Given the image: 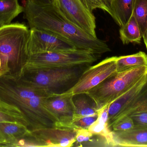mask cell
<instances>
[{
    "instance_id": "obj_21",
    "label": "cell",
    "mask_w": 147,
    "mask_h": 147,
    "mask_svg": "<svg viewBox=\"0 0 147 147\" xmlns=\"http://www.w3.org/2000/svg\"><path fill=\"white\" fill-rule=\"evenodd\" d=\"M0 122L20 123L27 127L21 111L17 107L0 99Z\"/></svg>"
},
{
    "instance_id": "obj_7",
    "label": "cell",
    "mask_w": 147,
    "mask_h": 147,
    "mask_svg": "<svg viewBox=\"0 0 147 147\" xmlns=\"http://www.w3.org/2000/svg\"><path fill=\"white\" fill-rule=\"evenodd\" d=\"M77 49L70 41L61 35L46 30L30 28L27 46L28 57L38 54L65 51Z\"/></svg>"
},
{
    "instance_id": "obj_18",
    "label": "cell",
    "mask_w": 147,
    "mask_h": 147,
    "mask_svg": "<svg viewBox=\"0 0 147 147\" xmlns=\"http://www.w3.org/2000/svg\"><path fill=\"white\" fill-rule=\"evenodd\" d=\"M120 38L123 44H140L142 35L133 13L129 20L119 30Z\"/></svg>"
},
{
    "instance_id": "obj_11",
    "label": "cell",
    "mask_w": 147,
    "mask_h": 147,
    "mask_svg": "<svg viewBox=\"0 0 147 147\" xmlns=\"http://www.w3.org/2000/svg\"><path fill=\"white\" fill-rule=\"evenodd\" d=\"M76 129L53 127L31 131L40 147H70L76 142Z\"/></svg>"
},
{
    "instance_id": "obj_14",
    "label": "cell",
    "mask_w": 147,
    "mask_h": 147,
    "mask_svg": "<svg viewBox=\"0 0 147 147\" xmlns=\"http://www.w3.org/2000/svg\"><path fill=\"white\" fill-rule=\"evenodd\" d=\"M30 132L27 127L22 124L0 122V147H15Z\"/></svg>"
},
{
    "instance_id": "obj_13",
    "label": "cell",
    "mask_w": 147,
    "mask_h": 147,
    "mask_svg": "<svg viewBox=\"0 0 147 147\" xmlns=\"http://www.w3.org/2000/svg\"><path fill=\"white\" fill-rule=\"evenodd\" d=\"M115 147H147V129L134 128L112 131Z\"/></svg>"
},
{
    "instance_id": "obj_20",
    "label": "cell",
    "mask_w": 147,
    "mask_h": 147,
    "mask_svg": "<svg viewBox=\"0 0 147 147\" xmlns=\"http://www.w3.org/2000/svg\"><path fill=\"white\" fill-rule=\"evenodd\" d=\"M116 64L117 72L143 66H147V55L144 52L140 51L132 55L117 57Z\"/></svg>"
},
{
    "instance_id": "obj_8",
    "label": "cell",
    "mask_w": 147,
    "mask_h": 147,
    "mask_svg": "<svg viewBox=\"0 0 147 147\" xmlns=\"http://www.w3.org/2000/svg\"><path fill=\"white\" fill-rule=\"evenodd\" d=\"M117 58L116 56L107 58L97 64L90 66L83 72L77 83L67 92L73 96L86 93L109 77L116 73Z\"/></svg>"
},
{
    "instance_id": "obj_23",
    "label": "cell",
    "mask_w": 147,
    "mask_h": 147,
    "mask_svg": "<svg viewBox=\"0 0 147 147\" xmlns=\"http://www.w3.org/2000/svg\"><path fill=\"white\" fill-rule=\"evenodd\" d=\"M90 12L99 9L111 14V6L112 0H80Z\"/></svg>"
},
{
    "instance_id": "obj_30",
    "label": "cell",
    "mask_w": 147,
    "mask_h": 147,
    "mask_svg": "<svg viewBox=\"0 0 147 147\" xmlns=\"http://www.w3.org/2000/svg\"><path fill=\"white\" fill-rule=\"evenodd\" d=\"M2 67V60L1 59V57H0V76H1V70Z\"/></svg>"
},
{
    "instance_id": "obj_28",
    "label": "cell",
    "mask_w": 147,
    "mask_h": 147,
    "mask_svg": "<svg viewBox=\"0 0 147 147\" xmlns=\"http://www.w3.org/2000/svg\"><path fill=\"white\" fill-rule=\"evenodd\" d=\"M38 5H53L51 0H28Z\"/></svg>"
},
{
    "instance_id": "obj_29",
    "label": "cell",
    "mask_w": 147,
    "mask_h": 147,
    "mask_svg": "<svg viewBox=\"0 0 147 147\" xmlns=\"http://www.w3.org/2000/svg\"><path fill=\"white\" fill-rule=\"evenodd\" d=\"M142 38H143V40H144V42H145V45H146L147 50V29L145 33L142 35Z\"/></svg>"
},
{
    "instance_id": "obj_26",
    "label": "cell",
    "mask_w": 147,
    "mask_h": 147,
    "mask_svg": "<svg viewBox=\"0 0 147 147\" xmlns=\"http://www.w3.org/2000/svg\"><path fill=\"white\" fill-rule=\"evenodd\" d=\"M130 117L134 121V128L147 129V110L134 114Z\"/></svg>"
},
{
    "instance_id": "obj_16",
    "label": "cell",
    "mask_w": 147,
    "mask_h": 147,
    "mask_svg": "<svg viewBox=\"0 0 147 147\" xmlns=\"http://www.w3.org/2000/svg\"><path fill=\"white\" fill-rule=\"evenodd\" d=\"M73 102L74 107L73 121L98 114V110L96 104L86 93L74 95Z\"/></svg>"
},
{
    "instance_id": "obj_10",
    "label": "cell",
    "mask_w": 147,
    "mask_h": 147,
    "mask_svg": "<svg viewBox=\"0 0 147 147\" xmlns=\"http://www.w3.org/2000/svg\"><path fill=\"white\" fill-rule=\"evenodd\" d=\"M73 97L71 93L66 91L48 95L44 98L45 108L57 121L55 127L75 129L72 124L74 115Z\"/></svg>"
},
{
    "instance_id": "obj_1",
    "label": "cell",
    "mask_w": 147,
    "mask_h": 147,
    "mask_svg": "<svg viewBox=\"0 0 147 147\" xmlns=\"http://www.w3.org/2000/svg\"><path fill=\"white\" fill-rule=\"evenodd\" d=\"M24 11L30 28L56 33L69 40L77 49L90 51L99 56L111 51L105 41L82 30L53 5H38L27 1Z\"/></svg>"
},
{
    "instance_id": "obj_22",
    "label": "cell",
    "mask_w": 147,
    "mask_h": 147,
    "mask_svg": "<svg viewBox=\"0 0 147 147\" xmlns=\"http://www.w3.org/2000/svg\"><path fill=\"white\" fill-rule=\"evenodd\" d=\"M133 13L143 35L147 29V0H136Z\"/></svg>"
},
{
    "instance_id": "obj_3",
    "label": "cell",
    "mask_w": 147,
    "mask_h": 147,
    "mask_svg": "<svg viewBox=\"0 0 147 147\" xmlns=\"http://www.w3.org/2000/svg\"><path fill=\"white\" fill-rule=\"evenodd\" d=\"M90 66L23 67L18 74L14 76L24 83L43 90L49 94H61L72 88L83 72Z\"/></svg>"
},
{
    "instance_id": "obj_24",
    "label": "cell",
    "mask_w": 147,
    "mask_h": 147,
    "mask_svg": "<svg viewBox=\"0 0 147 147\" xmlns=\"http://www.w3.org/2000/svg\"><path fill=\"white\" fill-rule=\"evenodd\" d=\"M134 127V124L131 117H126L113 123L110 129L114 131H126L132 129Z\"/></svg>"
},
{
    "instance_id": "obj_15",
    "label": "cell",
    "mask_w": 147,
    "mask_h": 147,
    "mask_svg": "<svg viewBox=\"0 0 147 147\" xmlns=\"http://www.w3.org/2000/svg\"><path fill=\"white\" fill-rule=\"evenodd\" d=\"M109 105H105L98 110V117L96 121L88 129L92 134L104 137L107 141L109 147H115L113 139L112 131L109 126L108 108Z\"/></svg>"
},
{
    "instance_id": "obj_19",
    "label": "cell",
    "mask_w": 147,
    "mask_h": 147,
    "mask_svg": "<svg viewBox=\"0 0 147 147\" xmlns=\"http://www.w3.org/2000/svg\"><path fill=\"white\" fill-rule=\"evenodd\" d=\"M24 10L18 0H0V26L10 24Z\"/></svg>"
},
{
    "instance_id": "obj_17",
    "label": "cell",
    "mask_w": 147,
    "mask_h": 147,
    "mask_svg": "<svg viewBox=\"0 0 147 147\" xmlns=\"http://www.w3.org/2000/svg\"><path fill=\"white\" fill-rule=\"evenodd\" d=\"M135 1L112 0L110 15L120 27L124 25L130 18Z\"/></svg>"
},
{
    "instance_id": "obj_9",
    "label": "cell",
    "mask_w": 147,
    "mask_h": 147,
    "mask_svg": "<svg viewBox=\"0 0 147 147\" xmlns=\"http://www.w3.org/2000/svg\"><path fill=\"white\" fill-rule=\"evenodd\" d=\"M52 4L65 17L95 38L96 18L80 0H51Z\"/></svg>"
},
{
    "instance_id": "obj_12",
    "label": "cell",
    "mask_w": 147,
    "mask_h": 147,
    "mask_svg": "<svg viewBox=\"0 0 147 147\" xmlns=\"http://www.w3.org/2000/svg\"><path fill=\"white\" fill-rule=\"evenodd\" d=\"M147 80V76L142 78L124 94L109 104L108 117L110 128L112 123L127 108L134 98L140 92Z\"/></svg>"
},
{
    "instance_id": "obj_4",
    "label": "cell",
    "mask_w": 147,
    "mask_h": 147,
    "mask_svg": "<svg viewBox=\"0 0 147 147\" xmlns=\"http://www.w3.org/2000/svg\"><path fill=\"white\" fill-rule=\"evenodd\" d=\"M29 35L30 30L22 23H10L0 27L1 76H15L21 70L28 58Z\"/></svg>"
},
{
    "instance_id": "obj_6",
    "label": "cell",
    "mask_w": 147,
    "mask_h": 147,
    "mask_svg": "<svg viewBox=\"0 0 147 147\" xmlns=\"http://www.w3.org/2000/svg\"><path fill=\"white\" fill-rule=\"evenodd\" d=\"M99 55L90 51L76 49L65 51L38 54L28 57L23 67H68L90 65Z\"/></svg>"
},
{
    "instance_id": "obj_25",
    "label": "cell",
    "mask_w": 147,
    "mask_h": 147,
    "mask_svg": "<svg viewBox=\"0 0 147 147\" xmlns=\"http://www.w3.org/2000/svg\"><path fill=\"white\" fill-rule=\"evenodd\" d=\"M98 117V114L92 116L86 117L74 120L72 122L74 128L76 129H88L96 121Z\"/></svg>"
},
{
    "instance_id": "obj_5",
    "label": "cell",
    "mask_w": 147,
    "mask_h": 147,
    "mask_svg": "<svg viewBox=\"0 0 147 147\" xmlns=\"http://www.w3.org/2000/svg\"><path fill=\"white\" fill-rule=\"evenodd\" d=\"M147 76V66H140L117 72L86 94L92 99L98 110L110 104Z\"/></svg>"
},
{
    "instance_id": "obj_27",
    "label": "cell",
    "mask_w": 147,
    "mask_h": 147,
    "mask_svg": "<svg viewBox=\"0 0 147 147\" xmlns=\"http://www.w3.org/2000/svg\"><path fill=\"white\" fill-rule=\"evenodd\" d=\"M93 135L88 129H78L76 136V142L74 144H79V146H80L81 144H90Z\"/></svg>"
},
{
    "instance_id": "obj_2",
    "label": "cell",
    "mask_w": 147,
    "mask_h": 147,
    "mask_svg": "<svg viewBox=\"0 0 147 147\" xmlns=\"http://www.w3.org/2000/svg\"><path fill=\"white\" fill-rule=\"evenodd\" d=\"M50 95L24 83L15 76H0V99L20 110L30 131L56 126L57 121L43 104L44 98Z\"/></svg>"
},
{
    "instance_id": "obj_31",
    "label": "cell",
    "mask_w": 147,
    "mask_h": 147,
    "mask_svg": "<svg viewBox=\"0 0 147 147\" xmlns=\"http://www.w3.org/2000/svg\"><path fill=\"white\" fill-rule=\"evenodd\" d=\"M1 26H0V27H1Z\"/></svg>"
}]
</instances>
